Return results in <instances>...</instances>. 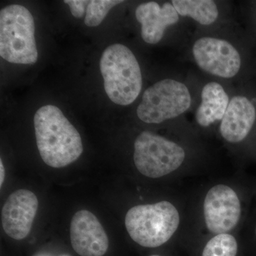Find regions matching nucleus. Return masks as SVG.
<instances>
[{
	"label": "nucleus",
	"mask_w": 256,
	"mask_h": 256,
	"mask_svg": "<svg viewBox=\"0 0 256 256\" xmlns=\"http://www.w3.org/2000/svg\"><path fill=\"white\" fill-rule=\"evenodd\" d=\"M37 148L42 159L54 168L72 164L82 156V138L55 106H42L34 118Z\"/></svg>",
	"instance_id": "nucleus-1"
},
{
	"label": "nucleus",
	"mask_w": 256,
	"mask_h": 256,
	"mask_svg": "<svg viewBox=\"0 0 256 256\" xmlns=\"http://www.w3.org/2000/svg\"><path fill=\"white\" fill-rule=\"evenodd\" d=\"M100 68L106 94L111 101L128 106L137 99L142 89V74L130 48L120 44L106 48L101 56Z\"/></svg>",
	"instance_id": "nucleus-2"
},
{
	"label": "nucleus",
	"mask_w": 256,
	"mask_h": 256,
	"mask_svg": "<svg viewBox=\"0 0 256 256\" xmlns=\"http://www.w3.org/2000/svg\"><path fill=\"white\" fill-rule=\"evenodd\" d=\"M180 216L169 202L138 205L128 210L124 224L131 238L146 248H156L171 238L178 230Z\"/></svg>",
	"instance_id": "nucleus-3"
},
{
	"label": "nucleus",
	"mask_w": 256,
	"mask_h": 256,
	"mask_svg": "<svg viewBox=\"0 0 256 256\" xmlns=\"http://www.w3.org/2000/svg\"><path fill=\"white\" fill-rule=\"evenodd\" d=\"M35 24L24 6L11 4L0 12V56L6 62L33 64L38 60Z\"/></svg>",
	"instance_id": "nucleus-4"
},
{
	"label": "nucleus",
	"mask_w": 256,
	"mask_h": 256,
	"mask_svg": "<svg viewBox=\"0 0 256 256\" xmlns=\"http://www.w3.org/2000/svg\"><path fill=\"white\" fill-rule=\"evenodd\" d=\"M134 149L136 168L149 178H158L171 174L180 168L185 159V152L181 146L148 131L138 136Z\"/></svg>",
	"instance_id": "nucleus-5"
},
{
	"label": "nucleus",
	"mask_w": 256,
	"mask_h": 256,
	"mask_svg": "<svg viewBox=\"0 0 256 256\" xmlns=\"http://www.w3.org/2000/svg\"><path fill=\"white\" fill-rule=\"evenodd\" d=\"M191 102L190 90L184 84L164 79L144 92L137 114L146 124H161L186 112Z\"/></svg>",
	"instance_id": "nucleus-6"
},
{
	"label": "nucleus",
	"mask_w": 256,
	"mask_h": 256,
	"mask_svg": "<svg viewBox=\"0 0 256 256\" xmlns=\"http://www.w3.org/2000/svg\"><path fill=\"white\" fill-rule=\"evenodd\" d=\"M203 210L206 228L216 235L233 230L242 215L238 195L233 188L224 184L216 185L208 190Z\"/></svg>",
	"instance_id": "nucleus-7"
},
{
	"label": "nucleus",
	"mask_w": 256,
	"mask_h": 256,
	"mask_svg": "<svg viewBox=\"0 0 256 256\" xmlns=\"http://www.w3.org/2000/svg\"><path fill=\"white\" fill-rule=\"evenodd\" d=\"M192 52L197 65L212 75L230 78L240 70V54L233 45L225 40L204 37L195 42Z\"/></svg>",
	"instance_id": "nucleus-8"
},
{
	"label": "nucleus",
	"mask_w": 256,
	"mask_h": 256,
	"mask_svg": "<svg viewBox=\"0 0 256 256\" xmlns=\"http://www.w3.org/2000/svg\"><path fill=\"white\" fill-rule=\"evenodd\" d=\"M38 206V198L30 190L12 193L2 210V224L6 235L18 240L26 238L31 232Z\"/></svg>",
	"instance_id": "nucleus-9"
},
{
	"label": "nucleus",
	"mask_w": 256,
	"mask_h": 256,
	"mask_svg": "<svg viewBox=\"0 0 256 256\" xmlns=\"http://www.w3.org/2000/svg\"><path fill=\"white\" fill-rule=\"evenodd\" d=\"M70 236L74 250L80 256H104L109 247L106 230L94 214L80 210L70 222Z\"/></svg>",
	"instance_id": "nucleus-10"
},
{
	"label": "nucleus",
	"mask_w": 256,
	"mask_h": 256,
	"mask_svg": "<svg viewBox=\"0 0 256 256\" xmlns=\"http://www.w3.org/2000/svg\"><path fill=\"white\" fill-rule=\"evenodd\" d=\"M256 120L255 106L245 96H235L229 102L220 132L227 142H242L248 136Z\"/></svg>",
	"instance_id": "nucleus-11"
},
{
	"label": "nucleus",
	"mask_w": 256,
	"mask_h": 256,
	"mask_svg": "<svg viewBox=\"0 0 256 256\" xmlns=\"http://www.w3.org/2000/svg\"><path fill=\"white\" fill-rule=\"evenodd\" d=\"M136 18L141 24V36L146 43L156 44L164 34L165 30L178 21V14L172 4L162 6L154 2L142 3L136 11Z\"/></svg>",
	"instance_id": "nucleus-12"
},
{
	"label": "nucleus",
	"mask_w": 256,
	"mask_h": 256,
	"mask_svg": "<svg viewBox=\"0 0 256 256\" xmlns=\"http://www.w3.org/2000/svg\"><path fill=\"white\" fill-rule=\"evenodd\" d=\"M228 96L218 82L207 84L202 92V104L196 112L197 124L208 127L223 119L229 104Z\"/></svg>",
	"instance_id": "nucleus-13"
},
{
	"label": "nucleus",
	"mask_w": 256,
	"mask_h": 256,
	"mask_svg": "<svg viewBox=\"0 0 256 256\" xmlns=\"http://www.w3.org/2000/svg\"><path fill=\"white\" fill-rule=\"evenodd\" d=\"M178 15L190 16L202 25H210L218 16L216 4L212 0H173Z\"/></svg>",
	"instance_id": "nucleus-14"
},
{
	"label": "nucleus",
	"mask_w": 256,
	"mask_h": 256,
	"mask_svg": "<svg viewBox=\"0 0 256 256\" xmlns=\"http://www.w3.org/2000/svg\"><path fill=\"white\" fill-rule=\"evenodd\" d=\"M238 244L235 237L229 234H217L208 240L202 256H236Z\"/></svg>",
	"instance_id": "nucleus-15"
},
{
	"label": "nucleus",
	"mask_w": 256,
	"mask_h": 256,
	"mask_svg": "<svg viewBox=\"0 0 256 256\" xmlns=\"http://www.w3.org/2000/svg\"><path fill=\"white\" fill-rule=\"evenodd\" d=\"M124 2L122 0H92L89 2L86 14V25L90 28L100 25L111 8Z\"/></svg>",
	"instance_id": "nucleus-16"
},
{
	"label": "nucleus",
	"mask_w": 256,
	"mask_h": 256,
	"mask_svg": "<svg viewBox=\"0 0 256 256\" xmlns=\"http://www.w3.org/2000/svg\"><path fill=\"white\" fill-rule=\"evenodd\" d=\"M89 2L84 0H65L64 3L70 6V12L76 18H82L86 11V6L88 5Z\"/></svg>",
	"instance_id": "nucleus-17"
},
{
	"label": "nucleus",
	"mask_w": 256,
	"mask_h": 256,
	"mask_svg": "<svg viewBox=\"0 0 256 256\" xmlns=\"http://www.w3.org/2000/svg\"><path fill=\"white\" fill-rule=\"evenodd\" d=\"M5 178V170L2 160H0V186H2Z\"/></svg>",
	"instance_id": "nucleus-18"
},
{
	"label": "nucleus",
	"mask_w": 256,
	"mask_h": 256,
	"mask_svg": "<svg viewBox=\"0 0 256 256\" xmlns=\"http://www.w3.org/2000/svg\"><path fill=\"white\" fill-rule=\"evenodd\" d=\"M158 256V255H152V256Z\"/></svg>",
	"instance_id": "nucleus-19"
},
{
	"label": "nucleus",
	"mask_w": 256,
	"mask_h": 256,
	"mask_svg": "<svg viewBox=\"0 0 256 256\" xmlns=\"http://www.w3.org/2000/svg\"></svg>",
	"instance_id": "nucleus-20"
},
{
	"label": "nucleus",
	"mask_w": 256,
	"mask_h": 256,
	"mask_svg": "<svg viewBox=\"0 0 256 256\" xmlns=\"http://www.w3.org/2000/svg\"></svg>",
	"instance_id": "nucleus-21"
}]
</instances>
